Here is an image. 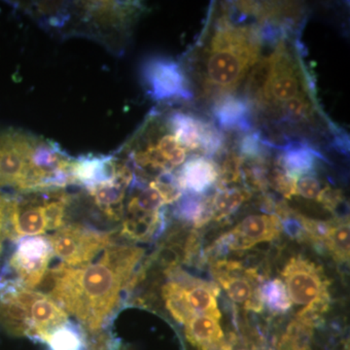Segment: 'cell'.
Instances as JSON below:
<instances>
[{
	"label": "cell",
	"mask_w": 350,
	"mask_h": 350,
	"mask_svg": "<svg viewBox=\"0 0 350 350\" xmlns=\"http://www.w3.org/2000/svg\"><path fill=\"white\" fill-rule=\"evenodd\" d=\"M144 254L135 246L110 245L96 262L81 267L61 262L48 269L38 288L72 314L84 333L100 331L111 319Z\"/></svg>",
	"instance_id": "obj_1"
},
{
	"label": "cell",
	"mask_w": 350,
	"mask_h": 350,
	"mask_svg": "<svg viewBox=\"0 0 350 350\" xmlns=\"http://www.w3.org/2000/svg\"><path fill=\"white\" fill-rule=\"evenodd\" d=\"M54 160V145L21 131L0 133V187L42 191Z\"/></svg>",
	"instance_id": "obj_2"
},
{
	"label": "cell",
	"mask_w": 350,
	"mask_h": 350,
	"mask_svg": "<svg viewBox=\"0 0 350 350\" xmlns=\"http://www.w3.org/2000/svg\"><path fill=\"white\" fill-rule=\"evenodd\" d=\"M259 55L260 45L252 29L222 23L207 51L206 82L222 93L232 91L257 63Z\"/></svg>",
	"instance_id": "obj_3"
},
{
	"label": "cell",
	"mask_w": 350,
	"mask_h": 350,
	"mask_svg": "<svg viewBox=\"0 0 350 350\" xmlns=\"http://www.w3.org/2000/svg\"><path fill=\"white\" fill-rule=\"evenodd\" d=\"M70 204L68 193L59 189L9 196L6 213V238L38 237L61 229Z\"/></svg>",
	"instance_id": "obj_4"
},
{
	"label": "cell",
	"mask_w": 350,
	"mask_h": 350,
	"mask_svg": "<svg viewBox=\"0 0 350 350\" xmlns=\"http://www.w3.org/2000/svg\"><path fill=\"white\" fill-rule=\"evenodd\" d=\"M53 253L71 267H81L92 262L108 246L112 245L111 232L89 229L84 226H64L48 238Z\"/></svg>",
	"instance_id": "obj_5"
},
{
	"label": "cell",
	"mask_w": 350,
	"mask_h": 350,
	"mask_svg": "<svg viewBox=\"0 0 350 350\" xmlns=\"http://www.w3.org/2000/svg\"><path fill=\"white\" fill-rule=\"evenodd\" d=\"M291 303L310 306L322 301H331L328 278L321 267L301 256L292 257L282 271Z\"/></svg>",
	"instance_id": "obj_6"
},
{
	"label": "cell",
	"mask_w": 350,
	"mask_h": 350,
	"mask_svg": "<svg viewBox=\"0 0 350 350\" xmlns=\"http://www.w3.org/2000/svg\"><path fill=\"white\" fill-rule=\"evenodd\" d=\"M53 253L49 239L45 237H29L18 241L9 260V269L23 286L34 290L41 284L48 271Z\"/></svg>",
	"instance_id": "obj_7"
},
{
	"label": "cell",
	"mask_w": 350,
	"mask_h": 350,
	"mask_svg": "<svg viewBox=\"0 0 350 350\" xmlns=\"http://www.w3.org/2000/svg\"><path fill=\"white\" fill-rule=\"evenodd\" d=\"M282 223L276 215H250L218 239L216 247L247 250L258 243H268L280 236Z\"/></svg>",
	"instance_id": "obj_8"
},
{
	"label": "cell",
	"mask_w": 350,
	"mask_h": 350,
	"mask_svg": "<svg viewBox=\"0 0 350 350\" xmlns=\"http://www.w3.org/2000/svg\"><path fill=\"white\" fill-rule=\"evenodd\" d=\"M273 66L261 103H285L301 93L300 68L282 44L273 53Z\"/></svg>",
	"instance_id": "obj_9"
},
{
	"label": "cell",
	"mask_w": 350,
	"mask_h": 350,
	"mask_svg": "<svg viewBox=\"0 0 350 350\" xmlns=\"http://www.w3.org/2000/svg\"><path fill=\"white\" fill-rule=\"evenodd\" d=\"M145 81L148 84L154 100L170 98L190 100L193 94L187 86L180 66L170 59H153L144 68Z\"/></svg>",
	"instance_id": "obj_10"
},
{
	"label": "cell",
	"mask_w": 350,
	"mask_h": 350,
	"mask_svg": "<svg viewBox=\"0 0 350 350\" xmlns=\"http://www.w3.org/2000/svg\"><path fill=\"white\" fill-rule=\"evenodd\" d=\"M133 174L125 163H116V169L112 178L101 182L89 189L90 195L93 198L94 206L101 213L112 221H120L125 214L124 200L126 189L133 181Z\"/></svg>",
	"instance_id": "obj_11"
},
{
	"label": "cell",
	"mask_w": 350,
	"mask_h": 350,
	"mask_svg": "<svg viewBox=\"0 0 350 350\" xmlns=\"http://www.w3.org/2000/svg\"><path fill=\"white\" fill-rule=\"evenodd\" d=\"M218 176L215 163L204 157H194L184 163L176 181L181 191L202 194L217 181Z\"/></svg>",
	"instance_id": "obj_12"
},
{
	"label": "cell",
	"mask_w": 350,
	"mask_h": 350,
	"mask_svg": "<svg viewBox=\"0 0 350 350\" xmlns=\"http://www.w3.org/2000/svg\"><path fill=\"white\" fill-rule=\"evenodd\" d=\"M184 326L185 336L189 342L198 347L199 350L218 344L224 338L220 319L211 315H196Z\"/></svg>",
	"instance_id": "obj_13"
},
{
	"label": "cell",
	"mask_w": 350,
	"mask_h": 350,
	"mask_svg": "<svg viewBox=\"0 0 350 350\" xmlns=\"http://www.w3.org/2000/svg\"><path fill=\"white\" fill-rule=\"evenodd\" d=\"M169 123L172 135L183 148L189 150L200 148L202 137L208 123L180 112L172 114Z\"/></svg>",
	"instance_id": "obj_14"
},
{
	"label": "cell",
	"mask_w": 350,
	"mask_h": 350,
	"mask_svg": "<svg viewBox=\"0 0 350 350\" xmlns=\"http://www.w3.org/2000/svg\"><path fill=\"white\" fill-rule=\"evenodd\" d=\"M317 157L322 158L321 155L310 147L300 145L289 147L283 152L278 163L282 165L288 176L296 179L314 172Z\"/></svg>",
	"instance_id": "obj_15"
},
{
	"label": "cell",
	"mask_w": 350,
	"mask_h": 350,
	"mask_svg": "<svg viewBox=\"0 0 350 350\" xmlns=\"http://www.w3.org/2000/svg\"><path fill=\"white\" fill-rule=\"evenodd\" d=\"M250 107L243 98L227 96L221 98L214 107V116L223 129H248Z\"/></svg>",
	"instance_id": "obj_16"
},
{
	"label": "cell",
	"mask_w": 350,
	"mask_h": 350,
	"mask_svg": "<svg viewBox=\"0 0 350 350\" xmlns=\"http://www.w3.org/2000/svg\"><path fill=\"white\" fill-rule=\"evenodd\" d=\"M323 247L331 253L338 262L349 261V221L347 218H338L332 221L329 226Z\"/></svg>",
	"instance_id": "obj_17"
},
{
	"label": "cell",
	"mask_w": 350,
	"mask_h": 350,
	"mask_svg": "<svg viewBox=\"0 0 350 350\" xmlns=\"http://www.w3.org/2000/svg\"><path fill=\"white\" fill-rule=\"evenodd\" d=\"M251 194L245 189L225 187L219 188L211 200L213 219L219 221L229 217L236 213L239 206L250 200Z\"/></svg>",
	"instance_id": "obj_18"
},
{
	"label": "cell",
	"mask_w": 350,
	"mask_h": 350,
	"mask_svg": "<svg viewBox=\"0 0 350 350\" xmlns=\"http://www.w3.org/2000/svg\"><path fill=\"white\" fill-rule=\"evenodd\" d=\"M163 204H165L162 196L149 184V187L139 189L131 194L126 204V213H158L162 211Z\"/></svg>",
	"instance_id": "obj_19"
},
{
	"label": "cell",
	"mask_w": 350,
	"mask_h": 350,
	"mask_svg": "<svg viewBox=\"0 0 350 350\" xmlns=\"http://www.w3.org/2000/svg\"><path fill=\"white\" fill-rule=\"evenodd\" d=\"M273 66V55L271 54L266 59L258 61L253 66L245 86L246 94H247L250 100L261 103L265 88H266L267 83L269 81Z\"/></svg>",
	"instance_id": "obj_20"
},
{
	"label": "cell",
	"mask_w": 350,
	"mask_h": 350,
	"mask_svg": "<svg viewBox=\"0 0 350 350\" xmlns=\"http://www.w3.org/2000/svg\"><path fill=\"white\" fill-rule=\"evenodd\" d=\"M262 303L275 313H285L291 308L292 303L286 286L280 278L271 280L260 287Z\"/></svg>",
	"instance_id": "obj_21"
},
{
	"label": "cell",
	"mask_w": 350,
	"mask_h": 350,
	"mask_svg": "<svg viewBox=\"0 0 350 350\" xmlns=\"http://www.w3.org/2000/svg\"><path fill=\"white\" fill-rule=\"evenodd\" d=\"M47 344L50 350H84V334L68 322L53 332Z\"/></svg>",
	"instance_id": "obj_22"
},
{
	"label": "cell",
	"mask_w": 350,
	"mask_h": 350,
	"mask_svg": "<svg viewBox=\"0 0 350 350\" xmlns=\"http://www.w3.org/2000/svg\"><path fill=\"white\" fill-rule=\"evenodd\" d=\"M282 110L284 118L290 121H304L310 118L312 114V105L308 98H306L305 94H301L292 100L285 101L283 103Z\"/></svg>",
	"instance_id": "obj_23"
},
{
	"label": "cell",
	"mask_w": 350,
	"mask_h": 350,
	"mask_svg": "<svg viewBox=\"0 0 350 350\" xmlns=\"http://www.w3.org/2000/svg\"><path fill=\"white\" fill-rule=\"evenodd\" d=\"M84 350H119L118 338L113 336L111 332L103 330L84 333Z\"/></svg>",
	"instance_id": "obj_24"
},
{
	"label": "cell",
	"mask_w": 350,
	"mask_h": 350,
	"mask_svg": "<svg viewBox=\"0 0 350 350\" xmlns=\"http://www.w3.org/2000/svg\"><path fill=\"white\" fill-rule=\"evenodd\" d=\"M241 167H243L241 157L232 152L228 154L222 163V167L218 169V178H220L221 183L224 185V184L238 181L241 174Z\"/></svg>",
	"instance_id": "obj_25"
},
{
	"label": "cell",
	"mask_w": 350,
	"mask_h": 350,
	"mask_svg": "<svg viewBox=\"0 0 350 350\" xmlns=\"http://www.w3.org/2000/svg\"><path fill=\"white\" fill-rule=\"evenodd\" d=\"M321 191L320 181L312 174L304 175L295 179V196L317 200Z\"/></svg>",
	"instance_id": "obj_26"
},
{
	"label": "cell",
	"mask_w": 350,
	"mask_h": 350,
	"mask_svg": "<svg viewBox=\"0 0 350 350\" xmlns=\"http://www.w3.org/2000/svg\"><path fill=\"white\" fill-rule=\"evenodd\" d=\"M317 200L321 202L332 213H336V211H337L338 206H340L342 200H344V197H342V193L340 191L334 190V189L329 187V186H326L325 188L322 189Z\"/></svg>",
	"instance_id": "obj_27"
},
{
	"label": "cell",
	"mask_w": 350,
	"mask_h": 350,
	"mask_svg": "<svg viewBox=\"0 0 350 350\" xmlns=\"http://www.w3.org/2000/svg\"><path fill=\"white\" fill-rule=\"evenodd\" d=\"M241 153L247 158H256L261 155V137L258 133L247 135L241 140Z\"/></svg>",
	"instance_id": "obj_28"
},
{
	"label": "cell",
	"mask_w": 350,
	"mask_h": 350,
	"mask_svg": "<svg viewBox=\"0 0 350 350\" xmlns=\"http://www.w3.org/2000/svg\"><path fill=\"white\" fill-rule=\"evenodd\" d=\"M293 350H305V349H295Z\"/></svg>",
	"instance_id": "obj_29"
},
{
	"label": "cell",
	"mask_w": 350,
	"mask_h": 350,
	"mask_svg": "<svg viewBox=\"0 0 350 350\" xmlns=\"http://www.w3.org/2000/svg\"><path fill=\"white\" fill-rule=\"evenodd\" d=\"M239 350H245V349H239Z\"/></svg>",
	"instance_id": "obj_30"
}]
</instances>
